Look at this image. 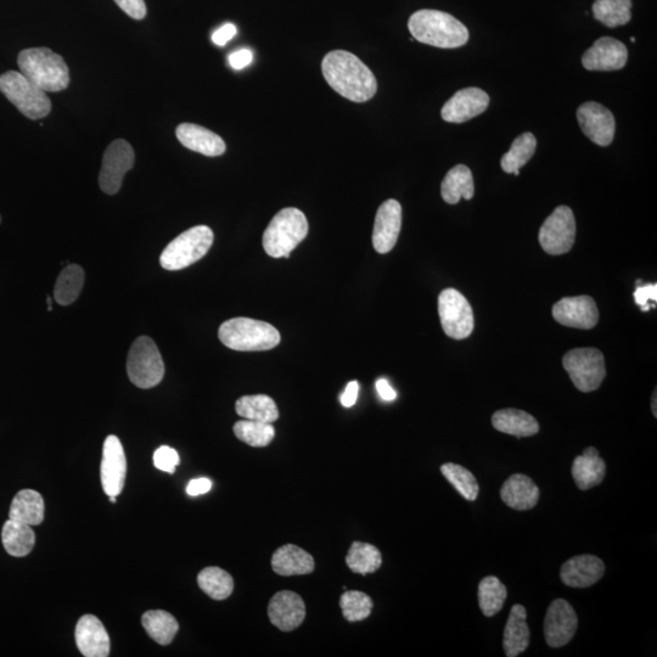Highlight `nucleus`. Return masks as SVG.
Listing matches in <instances>:
<instances>
[{"instance_id": "f03ea898", "label": "nucleus", "mask_w": 657, "mask_h": 657, "mask_svg": "<svg viewBox=\"0 0 657 657\" xmlns=\"http://www.w3.org/2000/svg\"><path fill=\"white\" fill-rule=\"evenodd\" d=\"M408 28L418 42L442 49L463 47L470 38L468 28L462 22L438 10L417 11L409 19Z\"/></svg>"}, {"instance_id": "aec40b11", "label": "nucleus", "mask_w": 657, "mask_h": 657, "mask_svg": "<svg viewBox=\"0 0 657 657\" xmlns=\"http://www.w3.org/2000/svg\"><path fill=\"white\" fill-rule=\"evenodd\" d=\"M268 617L271 623L280 631H294L305 621V602L299 594L294 592H279L269 602Z\"/></svg>"}, {"instance_id": "c9c22d12", "label": "nucleus", "mask_w": 657, "mask_h": 657, "mask_svg": "<svg viewBox=\"0 0 657 657\" xmlns=\"http://www.w3.org/2000/svg\"><path fill=\"white\" fill-rule=\"evenodd\" d=\"M594 19L610 28L625 26L632 19V0H595Z\"/></svg>"}, {"instance_id": "49530a36", "label": "nucleus", "mask_w": 657, "mask_h": 657, "mask_svg": "<svg viewBox=\"0 0 657 657\" xmlns=\"http://www.w3.org/2000/svg\"><path fill=\"white\" fill-rule=\"evenodd\" d=\"M254 59L251 50L241 49L238 52H234L229 55V65L233 67L234 70H243L246 66H249Z\"/></svg>"}, {"instance_id": "a878e982", "label": "nucleus", "mask_w": 657, "mask_h": 657, "mask_svg": "<svg viewBox=\"0 0 657 657\" xmlns=\"http://www.w3.org/2000/svg\"><path fill=\"white\" fill-rule=\"evenodd\" d=\"M526 619L524 606L516 604L511 608L503 639L505 655L508 657L519 656L529 648L531 632Z\"/></svg>"}, {"instance_id": "dca6fc26", "label": "nucleus", "mask_w": 657, "mask_h": 657, "mask_svg": "<svg viewBox=\"0 0 657 657\" xmlns=\"http://www.w3.org/2000/svg\"><path fill=\"white\" fill-rule=\"evenodd\" d=\"M553 317L564 327L589 330L598 324L599 311L591 296L564 297L555 303Z\"/></svg>"}, {"instance_id": "f704fd0d", "label": "nucleus", "mask_w": 657, "mask_h": 657, "mask_svg": "<svg viewBox=\"0 0 657 657\" xmlns=\"http://www.w3.org/2000/svg\"><path fill=\"white\" fill-rule=\"evenodd\" d=\"M537 149V139L532 133L526 132L516 138L507 154H504L501 166L505 173L520 176V168L532 159Z\"/></svg>"}, {"instance_id": "f257e3e1", "label": "nucleus", "mask_w": 657, "mask_h": 657, "mask_svg": "<svg viewBox=\"0 0 657 657\" xmlns=\"http://www.w3.org/2000/svg\"><path fill=\"white\" fill-rule=\"evenodd\" d=\"M322 72L329 86L353 103H367L378 92V81L372 70L355 54L345 50L325 55Z\"/></svg>"}, {"instance_id": "ddd939ff", "label": "nucleus", "mask_w": 657, "mask_h": 657, "mask_svg": "<svg viewBox=\"0 0 657 657\" xmlns=\"http://www.w3.org/2000/svg\"><path fill=\"white\" fill-rule=\"evenodd\" d=\"M578 627L576 612L564 599L550 604L544 619V638L550 648H561L571 642Z\"/></svg>"}, {"instance_id": "4468645a", "label": "nucleus", "mask_w": 657, "mask_h": 657, "mask_svg": "<svg viewBox=\"0 0 657 657\" xmlns=\"http://www.w3.org/2000/svg\"><path fill=\"white\" fill-rule=\"evenodd\" d=\"M127 459L125 449L119 437L110 435L106 438L101 460V485L108 496H119L125 487Z\"/></svg>"}, {"instance_id": "9d476101", "label": "nucleus", "mask_w": 657, "mask_h": 657, "mask_svg": "<svg viewBox=\"0 0 657 657\" xmlns=\"http://www.w3.org/2000/svg\"><path fill=\"white\" fill-rule=\"evenodd\" d=\"M438 314L445 334L454 340L468 339L475 327L474 311L466 297L456 289L438 296Z\"/></svg>"}, {"instance_id": "603ef678", "label": "nucleus", "mask_w": 657, "mask_h": 657, "mask_svg": "<svg viewBox=\"0 0 657 657\" xmlns=\"http://www.w3.org/2000/svg\"><path fill=\"white\" fill-rule=\"evenodd\" d=\"M656 401H657V398H656V391H655V392H654V396H653V402H651V409H653V413H654L655 417H656V415H657V411H656Z\"/></svg>"}, {"instance_id": "cd10ccee", "label": "nucleus", "mask_w": 657, "mask_h": 657, "mask_svg": "<svg viewBox=\"0 0 657 657\" xmlns=\"http://www.w3.org/2000/svg\"><path fill=\"white\" fill-rule=\"evenodd\" d=\"M493 428L503 434L515 437H530L538 434V421L531 414L520 409H502L493 414Z\"/></svg>"}, {"instance_id": "09e8293b", "label": "nucleus", "mask_w": 657, "mask_h": 657, "mask_svg": "<svg viewBox=\"0 0 657 657\" xmlns=\"http://www.w3.org/2000/svg\"><path fill=\"white\" fill-rule=\"evenodd\" d=\"M212 488V481L206 479V477H200V479H195L189 482L187 487V493L189 496L198 497L201 494L210 492Z\"/></svg>"}, {"instance_id": "de8ad7c7", "label": "nucleus", "mask_w": 657, "mask_h": 657, "mask_svg": "<svg viewBox=\"0 0 657 657\" xmlns=\"http://www.w3.org/2000/svg\"><path fill=\"white\" fill-rule=\"evenodd\" d=\"M237 27L233 24H226L213 33L212 42L216 46L223 47L237 35Z\"/></svg>"}, {"instance_id": "20e7f679", "label": "nucleus", "mask_w": 657, "mask_h": 657, "mask_svg": "<svg viewBox=\"0 0 657 657\" xmlns=\"http://www.w3.org/2000/svg\"><path fill=\"white\" fill-rule=\"evenodd\" d=\"M218 338L230 350L260 352L272 350L280 344V334L273 325L251 318H233L218 330Z\"/></svg>"}, {"instance_id": "393cba45", "label": "nucleus", "mask_w": 657, "mask_h": 657, "mask_svg": "<svg viewBox=\"0 0 657 657\" xmlns=\"http://www.w3.org/2000/svg\"><path fill=\"white\" fill-rule=\"evenodd\" d=\"M314 559L310 553L294 544H286L275 550L272 557V567L280 576H301L312 574Z\"/></svg>"}, {"instance_id": "39448f33", "label": "nucleus", "mask_w": 657, "mask_h": 657, "mask_svg": "<svg viewBox=\"0 0 657 657\" xmlns=\"http://www.w3.org/2000/svg\"><path fill=\"white\" fill-rule=\"evenodd\" d=\"M308 234L305 213L295 207L279 211L263 234V249L273 258H289Z\"/></svg>"}, {"instance_id": "2f4dec72", "label": "nucleus", "mask_w": 657, "mask_h": 657, "mask_svg": "<svg viewBox=\"0 0 657 657\" xmlns=\"http://www.w3.org/2000/svg\"><path fill=\"white\" fill-rule=\"evenodd\" d=\"M235 411L241 418L261 421V423L273 424L279 418L277 404H275L273 398L266 395L239 398L235 403Z\"/></svg>"}, {"instance_id": "e433bc0d", "label": "nucleus", "mask_w": 657, "mask_h": 657, "mask_svg": "<svg viewBox=\"0 0 657 657\" xmlns=\"http://www.w3.org/2000/svg\"><path fill=\"white\" fill-rule=\"evenodd\" d=\"M84 285L83 268L77 265H69L61 271L56 280L54 289V300L61 306H69L80 296Z\"/></svg>"}, {"instance_id": "6e6552de", "label": "nucleus", "mask_w": 657, "mask_h": 657, "mask_svg": "<svg viewBox=\"0 0 657 657\" xmlns=\"http://www.w3.org/2000/svg\"><path fill=\"white\" fill-rule=\"evenodd\" d=\"M129 380L139 389H151L164 379L165 364L153 339L140 336L131 347L127 359Z\"/></svg>"}, {"instance_id": "473e14b6", "label": "nucleus", "mask_w": 657, "mask_h": 657, "mask_svg": "<svg viewBox=\"0 0 657 657\" xmlns=\"http://www.w3.org/2000/svg\"><path fill=\"white\" fill-rule=\"evenodd\" d=\"M142 623L149 637L160 645L171 644L179 630L177 620L164 610L146 611Z\"/></svg>"}, {"instance_id": "b1692460", "label": "nucleus", "mask_w": 657, "mask_h": 657, "mask_svg": "<svg viewBox=\"0 0 657 657\" xmlns=\"http://www.w3.org/2000/svg\"><path fill=\"white\" fill-rule=\"evenodd\" d=\"M539 496H541V492L535 482L531 480V477L522 474L511 475L501 488L502 501L509 508L518 511L535 508Z\"/></svg>"}, {"instance_id": "423d86ee", "label": "nucleus", "mask_w": 657, "mask_h": 657, "mask_svg": "<svg viewBox=\"0 0 657 657\" xmlns=\"http://www.w3.org/2000/svg\"><path fill=\"white\" fill-rule=\"evenodd\" d=\"M0 92L22 115L41 120L52 111V101L46 92L28 80L21 72L8 71L0 76Z\"/></svg>"}, {"instance_id": "c03bdc74", "label": "nucleus", "mask_w": 657, "mask_h": 657, "mask_svg": "<svg viewBox=\"0 0 657 657\" xmlns=\"http://www.w3.org/2000/svg\"><path fill=\"white\" fill-rule=\"evenodd\" d=\"M634 300H636L637 305L642 307V311L648 312L651 307L649 302L653 301L656 303L657 301V285L648 284L640 286V288L634 292Z\"/></svg>"}, {"instance_id": "4c0bfd02", "label": "nucleus", "mask_w": 657, "mask_h": 657, "mask_svg": "<svg viewBox=\"0 0 657 657\" xmlns=\"http://www.w3.org/2000/svg\"><path fill=\"white\" fill-rule=\"evenodd\" d=\"M198 583L202 591L215 600L227 599L234 591L233 577L221 567H206L200 572Z\"/></svg>"}, {"instance_id": "72a5a7b5", "label": "nucleus", "mask_w": 657, "mask_h": 657, "mask_svg": "<svg viewBox=\"0 0 657 657\" xmlns=\"http://www.w3.org/2000/svg\"><path fill=\"white\" fill-rule=\"evenodd\" d=\"M348 569L355 574L369 575L380 569L383 564L380 550L372 544L353 542L346 557Z\"/></svg>"}, {"instance_id": "58836bf2", "label": "nucleus", "mask_w": 657, "mask_h": 657, "mask_svg": "<svg viewBox=\"0 0 657 657\" xmlns=\"http://www.w3.org/2000/svg\"><path fill=\"white\" fill-rule=\"evenodd\" d=\"M508 591L499 578L488 576L479 584V604L486 617L497 615L503 609Z\"/></svg>"}, {"instance_id": "1a4fd4ad", "label": "nucleus", "mask_w": 657, "mask_h": 657, "mask_svg": "<svg viewBox=\"0 0 657 657\" xmlns=\"http://www.w3.org/2000/svg\"><path fill=\"white\" fill-rule=\"evenodd\" d=\"M563 365L581 392L598 390L606 376L604 355L597 348H575L566 353Z\"/></svg>"}, {"instance_id": "7ed1b4c3", "label": "nucleus", "mask_w": 657, "mask_h": 657, "mask_svg": "<svg viewBox=\"0 0 657 657\" xmlns=\"http://www.w3.org/2000/svg\"><path fill=\"white\" fill-rule=\"evenodd\" d=\"M18 65L22 75L44 92L65 91L70 84V71L65 60L48 48L22 50Z\"/></svg>"}, {"instance_id": "a211bd4d", "label": "nucleus", "mask_w": 657, "mask_h": 657, "mask_svg": "<svg viewBox=\"0 0 657 657\" xmlns=\"http://www.w3.org/2000/svg\"><path fill=\"white\" fill-rule=\"evenodd\" d=\"M402 228V206L397 200H386L376 212L373 230L374 249L389 254L396 246Z\"/></svg>"}, {"instance_id": "bb28decb", "label": "nucleus", "mask_w": 657, "mask_h": 657, "mask_svg": "<svg viewBox=\"0 0 657 657\" xmlns=\"http://www.w3.org/2000/svg\"><path fill=\"white\" fill-rule=\"evenodd\" d=\"M605 474L604 459L599 456L598 449L594 447H588L582 456L575 458L574 464H572V477L581 491L591 490L602 484Z\"/></svg>"}, {"instance_id": "c756f323", "label": "nucleus", "mask_w": 657, "mask_h": 657, "mask_svg": "<svg viewBox=\"0 0 657 657\" xmlns=\"http://www.w3.org/2000/svg\"><path fill=\"white\" fill-rule=\"evenodd\" d=\"M44 499L37 491L22 490L13 499L9 519L22 522L28 526L41 525L44 520Z\"/></svg>"}, {"instance_id": "2eb2a0df", "label": "nucleus", "mask_w": 657, "mask_h": 657, "mask_svg": "<svg viewBox=\"0 0 657 657\" xmlns=\"http://www.w3.org/2000/svg\"><path fill=\"white\" fill-rule=\"evenodd\" d=\"M577 120L584 136L599 146H609L614 140L616 122L612 112L604 105L588 101L577 110Z\"/></svg>"}, {"instance_id": "8fccbe9b", "label": "nucleus", "mask_w": 657, "mask_h": 657, "mask_svg": "<svg viewBox=\"0 0 657 657\" xmlns=\"http://www.w3.org/2000/svg\"><path fill=\"white\" fill-rule=\"evenodd\" d=\"M359 393V384L358 381H351L350 384L346 386V390L342 393L340 397V402L345 408H351L355 406Z\"/></svg>"}, {"instance_id": "412c9836", "label": "nucleus", "mask_w": 657, "mask_h": 657, "mask_svg": "<svg viewBox=\"0 0 657 657\" xmlns=\"http://www.w3.org/2000/svg\"><path fill=\"white\" fill-rule=\"evenodd\" d=\"M605 565L602 559L594 555L584 554L567 560L561 567V581L567 587L588 588L602 580Z\"/></svg>"}, {"instance_id": "ea45409f", "label": "nucleus", "mask_w": 657, "mask_h": 657, "mask_svg": "<svg viewBox=\"0 0 657 657\" xmlns=\"http://www.w3.org/2000/svg\"><path fill=\"white\" fill-rule=\"evenodd\" d=\"M441 473L466 501L474 502L479 497L480 486L476 477L464 466L447 463L441 466Z\"/></svg>"}, {"instance_id": "a18cd8bd", "label": "nucleus", "mask_w": 657, "mask_h": 657, "mask_svg": "<svg viewBox=\"0 0 657 657\" xmlns=\"http://www.w3.org/2000/svg\"><path fill=\"white\" fill-rule=\"evenodd\" d=\"M115 3L134 20H143L146 16L144 0H115Z\"/></svg>"}, {"instance_id": "7c9ffc66", "label": "nucleus", "mask_w": 657, "mask_h": 657, "mask_svg": "<svg viewBox=\"0 0 657 657\" xmlns=\"http://www.w3.org/2000/svg\"><path fill=\"white\" fill-rule=\"evenodd\" d=\"M2 542L11 557L24 558L35 548L36 535L31 526L9 519L3 526Z\"/></svg>"}, {"instance_id": "c85d7f7f", "label": "nucleus", "mask_w": 657, "mask_h": 657, "mask_svg": "<svg viewBox=\"0 0 657 657\" xmlns=\"http://www.w3.org/2000/svg\"><path fill=\"white\" fill-rule=\"evenodd\" d=\"M475 184L473 173L465 165H457L448 171L441 184L442 199L449 205H456L460 199L474 198Z\"/></svg>"}, {"instance_id": "864d4df0", "label": "nucleus", "mask_w": 657, "mask_h": 657, "mask_svg": "<svg viewBox=\"0 0 657 657\" xmlns=\"http://www.w3.org/2000/svg\"><path fill=\"white\" fill-rule=\"evenodd\" d=\"M111 503H116V497L115 496H110L109 497Z\"/></svg>"}, {"instance_id": "5701e85b", "label": "nucleus", "mask_w": 657, "mask_h": 657, "mask_svg": "<svg viewBox=\"0 0 657 657\" xmlns=\"http://www.w3.org/2000/svg\"><path fill=\"white\" fill-rule=\"evenodd\" d=\"M176 136L185 148L205 156H221L227 150L226 143L218 134L194 123L179 125Z\"/></svg>"}, {"instance_id": "37998d69", "label": "nucleus", "mask_w": 657, "mask_h": 657, "mask_svg": "<svg viewBox=\"0 0 657 657\" xmlns=\"http://www.w3.org/2000/svg\"><path fill=\"white\" fill-rule=\"evenodd\" d=\"M179 463H181V458H179L176 449L168 446H162L156 449L154 453V465L156 469L165 471L168 474H174Z\"/></svg>"}, {"instance_id": "5fc2aeb1", "label": "nucleus", "mask_w": 657, "mask_h": 657, "mask_svg": "<svg viewBox=\"0 0 657 657\" xmlns=\"http://www.w3.org/2000/svg\"><path fill=\"white\" fill-rule=\"evenodd\" d=\"M0 221H2V218H0Z\"/></svg>"}, {"instance_id": "3c124183", "label": "nucleus", "mask_w": 657, "mask_h": 657, "mask_svg": "<svg viewBox=\"0 0 657 657\" xmlns=\"http://www.w3.org/2000/svg\"><path fill=\"white\" fill-rule=\"evenodd\" d=\"M376 390H378L379 396L383 398L384 401L392 402L396 400L397 393L392 389V386L386 379L376 381Z\"/></svg>"}, {"instance_id": "0eeeda50", "label": "nucleus", "mask_w": 657, "mask_h": 657, "mask_svg": "<svg viewBox=\"0 0 657 657\" xmlns=\"http://www.w3.org/2000/svg\"><path fill=\"white\" fill-rule=\"evenodd\" d=\"M215 235L207 226L185 230L167 245L160 256V265L166 271H181L194 265L210 251Z\"/></svg>"}, {"instance_id": "f8f14e48", "label": "nucleus", "mask_w": 657, "mask_h": 657, "mask_svg": "<svg viewBox=\"0 0 657 657\" xmlns=\"http://www.w3.org/2000/svg\"><path fill=\"white\" fill-rule=\"evenodd\" d=\"M134 162L136 154L132 145L123 139L114 140L105 150L99 174L100 189L108 195L119 193L123 179L132 170Z\"/></svg>"}, {"instance_id": "4be33fe9", "label": "nucleus", "mask_w": 657, "mask_h": 657, "mask_svg": "<svg viewBox=\"0 0 657 657\" xmlns=\"http://www.w3.org/2000/svg\"><path fill=\"white\" fill-rule=\"evenodd\" d=\"M76 644L86 657H106L110 654V637L103 623L94 615H84L76 626Z\"/></svg>"}, {"instance_id": "79ce46f5", "label": "nucleus", "mask_w": 657, "mask_h": 657, "mask_svg": "<svg viewBox=\"0 0 657 657\" xmlns=\"http://www.w3.org/2000/svg\"><path fill=\"white\" fill-rule=\"evenodd\" d=\"M373 600L368 594L358 591H348L342 594L340 608L348 622H358L368 619L373 610Z\"/></svg>"}, {"instance_id": "6ab92c4d", "label": "nucleus", "mask_w": 657, "mask_h": 657, "mask_svg": "<svg viewBox=\"0 0 657 657\" xmlns=\"http://www.w3.org/2000/svg\"><path fill=\"white\" fill-rule=\"evenodd\" d=\"M628 50L615 38H599L582 56V65L588 71H619L626 66Z\"/></svg>"}, {"instance_id": "9b49d317", "label": "nucleus", "mask_w": 657, "mask_h": 657, "mask_svg": "<svg viewBox=\"0 0 657 657\" xmlns=\"http://www.w3.org/2000/svg\"><path fill=\"white\" fill-rule=\"evenodd\" d=\"M538 239L549 255L559 256L571 251L576 240V219L570 207H557L544 221Z\"/></svg>"}, {"instance_id": "f3484780", "label": "nucleus", "mask_w": 657, "mask_h": 657, "mask_svg": "<svg viewBox=\"0 0 657 657\" xmlns=\"http://www.w3.org/2000/svg\"><path fill=\"white\" fill-rule=\"evenodd\" d=\"M490 105V97L480 88L462 89L447 101L441 110L442 119L449 123H464L484 114Z\"/></svg>"}, {"instance_id": "a19ab883", "label": "nucleus", "mask_w": 657, "mask_h": 657, "mask_svg": "<svg viewBox=\"0 0 657 657\" xmlns=\"http://www.w3.org/2000/svg\"><path fill=\"white\" fill-rule=\"evenodd\" d=\"M234 434L238 440L251 447L262 448L271 445L275 430L272 424L255 420H240L234 425Z\"/></svg>"}]
</instances>
